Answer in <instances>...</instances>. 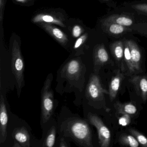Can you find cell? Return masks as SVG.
<instances>
[{"instance_id": "1", "label": "cell", "mask_w": 147, "mask_h": 147, "mask_svg": "<svg viewBox=\"0 0 147 147\" xmlns=\"http://www.w3.org/2000/svg\"><path fill=\"white\" fill-rule=\"evenodd\" d=\"M61 131L65 136L73 139L76 143L85 147H92V134L87 122L78 118L65 120L61 126Z\"/></svg>"}, {"instance_id": "2", "label": "cell", "mask_w": 147, "mask_h": 147, "mask_svg": "<svg viewBox=\"0 0 147 147\" xmlns=\"http://www.w3.org/2000/svg\"><path fill=\"white\" fill-rule=\"evenodd\" d=\"M52 80V74H50L46 78L41 91V118L44 123L50 119L54 111V93L51 88Z\"/></svg>"}, {"instance_id": "3", "label": "cell", "mask_w": 147, "mask_h": 147, "mask_svg": "<svg viewBox=\"0 0 147 147\" xmlns=\"http://www.w3.org/2000/svg\"><path fill=\"white\" fill-rule=\"evenodd\" d=\"M88 118L90 123L97 129L100 146L101 147H109L111 141V134L109 129L102 119L95 114L88 113Z\"/></svg>"}, {"instance_id": "4", "label": "cell", "mask_w": 147, "mask_h": 147, "mask_svg": "<svg viewBox=\"0 0 147 147\" xmlns=\"http://www.w3.org/2000/svg\"><path fill=\"white\" fill-rule=\"evenodd\" d=\"M86 93L88 98L94 101H100L104 99L105 94H108V92L102 87L98 76L92 74L88 81Z\"/></svg>"}, {"instance_id": "5", "label": "cell", "mask_w": 147, "mask_h": 147, "mask_svg": "<svg viewBox=\"0 0 147 147\" xmlns=\"http://www.w3.org/2000/svg\"><path fill=\"white\" fill-rule=\"evenodd\" d=\"M83 66L76 60L70 61L63 68L61 75L69 81H78L82 74Z\"/></svg>"}, {"instance_id": "6", "label": "cell", "mask_w": 147, "mask_h": 147, "mask_svg": "<svg viewBox=\"0 0 147 147\" xmlns=\"http://www.w3.org/2000/svg\"><path fill=\"white\" fill-rule=\"evenodd\" d=\"M137 94L144 102L147 101V77L144 76H135L129 79Z\"/></svg>"}, {"instance_id": "7", "label": "cell", "mask_w": 147, "mask_h": 147, "mask_svg": "<svg viewBox=\"0 0 147 147\" xmlns=\"http://www.w3.org/2000/svg\"><path fill=\"white\" fill-rule=\"evenodd\" d=\"M8 114L5 103V99L2 94L0 97V143L5 141L7 135Z\"/></svg>"}, {"instance_id": "8", "label": "cell", "mask_w": 147, "mask_h": 147, "mask_svg": "<svg viewBox=\"0 0 147 147\" xmlns=\"http://www.w3.org/2000/svg\"><path fill=\"white\" fill-rule=\"evenodd\" d=\"M124 73L120 69L117 70L116 75L112 78L109 84V94L110 100L113 101L117 97L122 81L124 78Z\"/></svg>"}, {"instance_id": "9", "label": "cell", "mask_w": 147, "mask_h": 147, "mask_svg": "<svg viewBox=\"0 0 147 147\" xmlns=\"http://www.w3.org/2000/svg\"><path fill=\"white\" fill-rule=\"evenodd\" d=\"M110 57L104 46H100L97 49L94 55V69L95 73H98L103 66L108 63Z\"/></svg>"}, {"instance_id": "10", "label": "cell", "mask_w": 147, "mask_h": 147, "mask_svg": "<svg viewBox=\"0 0 147 147\" xmlns=\"http://www.w3.org/2000/svg\"><path fill=\"white\" fill-rule=\"evenodd\" d=\"M126 40L130 50L132 63L135 73H139L142 70V55L140 49L134 41L131 40Z\"/></svg>"}, {"instance_id": "11", "label": "cell", "mask_w": 147, "mask_h": 147, "mask_svg": "<svg viewBox=\"0 0 147 147\" xmlns=\"http://www.w3.org/2000/svg\"><path fill=\"white\" fill-rule=\"evenodd\" d=\"M111 52L116 60L119 69L123 73L124 42L117 41L110 45Z\"/></svg>"}, {"instance_id": "12", "label": "cell", "mask_w": 147, "mask_h": 147, "mask_svg": "<svg viewBox=\"0 0 147 147\" xmlns=\"http://www.w3.org/2000/svg\"><path fill=\"white\" fill-rule=\"evenodd\" d=\"M13 136L21 147H30V136L27 129L24 127L17 128L13 132Z\"/></svg>"}, {"instance_id": "13", "label": "cell", "mask_w": 147, "mask_h": 147, "mask_svg": "<svg viewBox=\"0 0 147 147\" xmlns=\"http://www.w3.org/2000/svg\"><path fill=\"white\" fill-rule=\"evenodd\" d=\"M124 59H123V73L125 72L129 74L135 73L132 63V59L131 55L130 50L127 40L124 42Z\"/></svg>"}, {"instance_id": "14", "label": "cell", "mask_w": 147, "mask_h": 147, "mask_svg": "<svg viewBox=\"0 0 147 147\" xmlns=\"http://www.w3.org/2000/svg\"><path fill=\"white\" fill-rule=\"evenodd\" d=\"M114 108L119 113L133 115L136 113L137 109L135 105L131 103H122L117 101L114 104Z\"/></svg>"}, {"instance_id": "15", "label": "cell", "mask_w": 147, "mask_h": 147, "mask_svg": "<svg viewBox=\"0 0 147 147\" xmlns=\"http://www.w3.org/2000/svg\"><path fill=\"white\" fill-rule=\"evenodd\" d=\"M105 23H113L123 26H128L132 25L134 21L131 18L123 15H113L108 17L105 20Z\"/></svg>"}, {"instance_id": "16", "label": "cell", "mask_w": 147, "mask_h": 147, "mask_svg": "<svg viewBox=\"0 0 147 147\" xmlns=\"http://www.w3.org/2000/svg\"><path fill=\"white\" fill-rule=\"evenodd\" d=\"M106 29L107 32L113 35H120L129 30V29L126 26L120 25L115 23H105Z\"/></svg>"}, {"instance_id": "17", "label": "cell", "mask_w": 147, "mask_h": 147, "mask_svg": "<svg viewBox=\"0 0 147 147\" xmlns=\"http://www.w3.org/2000/svg\"><path fill=\"white\" fill-rule=\"evenodd\" d=\"M119 143L124 146L131 147H138L139 143L132 135L124 134L121 135L119 140Z\"/></svg>"}, {"instance_id": "18", "label": "cell", "mask_w": 147, "mask_h": 147, "mask_svg": "<svg viewBox=\"0 0 147 147\" xmlns=\"http://www.w3.org/2000/svg\"><path fill=\"white\" fill-rule=\"evenodd\" d=\"M56 129L55 126L51 128L43 144V147H52L55 145Z\"/></svg>"}, {"instance_id": "19", "label": "cell", "mask_w": 147, "mask_h": 147, "mask_svg": "<svg viewBox=\"0 0 147 147\" xmlns=\"http://www.w3.org/2000/svg\"><path fill=\"white\" fill-rule=\"evenodd\" d=\"M129 131L131 135H132L136 139L141 146L147 147V138L143 134L133 128L129 129Z\"/></svg>"}, {"instance_id": "20", "label": "cell", "mask_w": 147, "mask_h": 147, "mask_svg": "<svg viewBox=\"0 0 147 147\" xmlns=\"http://www.w3.org/2000/svg\"><path fill=\"white\" fill-rule=\"evenodd\" d=\"M130 7L138 13L147 15V4H133Z\"/></svg>"}, {"instance_id": "21", "label": "cell", "mask_w": 147, "mask_h": 147, "mask_svg": "<svg viewBox=\"0 0 147 147\" xmlns=\"http://www.w3.org/2000/svg\"><path fill=\"white\" fill-rule=\"evenodd\" d=\"M131 119L130 115L128 114H123V116L119 118V123L123 125H126L130 123Z\"/></svg>"}, {"instance_id": "22", "label": "cell", "mask_w": 147, "mask_h": 147, "mask_svg": "<svg viewBox=\"0 0 147 147\" xmlns=\"http://www.w3.org/2000/svg\"><path fill=\"white\" fill-rule=\"evenodd\" d=\"M53 33L56 37L58 38H62L63 37V34L59 29L55 28L53 30Z\"/></svg>"}, {"instance_id": "23", "label": "cell", "mask_w": 147, "mask_h": 147, "mask_svg": "<svg viewBox=\"0 0 147 147\" xmlns=\"http://www.w3.org/2000/svg\"><path fill=\"white\" fill-rule=\"evenodd\" d=\"M81 33V29L79 26H76L74 27L73 29V34L76 37H77L80 36Z\"/></svg>"}, {"instance_id": "24", "label": "cell", "mask_w": 147, "mask_h": 147, "mask_svg": "<svg viewBox=\"0 0 147 147\" xmlns=\"http://www.w3.org/2000/svg\"><path fill=\"white\" fill-rule=\"evenodd\" d=\"M43 20L45 22H51L54 20L53 18L51 17V16H48V15H46L44 16L42 18Z\"/></svg>"}, {"instance_id": "25", "label": "cell", "mask_w": 147, "mask_h": 147, "mask_svg": "<svg viewBox=\"0 0 147 147\" xmlns=\"http://www.w3.org/2000/svg\"><path fill=\"white\" fill-rule=\"evenodd\" d=\"M67 143L65 142V139L63 137H62L60 140V145L59 147H67Z\"/></svg>"}, {"instance_id": "26", "label": "cell", "mask_w": 147, "mask_h": 147, "mask_svg": "<svg viewBox=\"0 0 147 147\" xmlns=\"http://www.w3.org/2000/svg\"><path fill=\"white\" fill-rule=\"evenodd\" d=\"M82 38H79L76 41V43L75 45V48L76 49V48H79L81 45L82 43Z\"/></svg>"}, {"instance_id": "27", "label": "cell", "mask_w": 147, "mask_h": 147, "mask_svg": "<svg viewBox=\"0 0 147 147\" xmlns=\"http://www.w3.org/2000/svg\"><path fill=\"white\" fill-rule=\"evenodd\" d=\"M13 147H21V145L18 142H15L14 143V144L13 145Z\"/></svg>"}, {"instance_id": "28", "label": "cell", "mask_w": 147, "mask_h": 147, "mask_svg": "<svg viewBox=\"0 0 147 147\" xmlns=\"http://www.w3.org/2000/svg\"></svg>"}]
</instances>
